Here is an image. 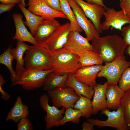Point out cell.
Here are the masks:
<instances>
[{
	"mask_svg": "<svg viewBox=\"0 0 130 130\" xmlns=\"http://www.w3.org/2000/svg\"><path fill=\"white\" fill-rule=\"evenodd\" d=\"M91 41L93 50L101 56L105 63L124 56L128 46L123 38L115 34L97 37Z\"/></svg>",
	"mask_w": 130,
	"mask_h": 130,
	"instance_id": "1",
	"label": "cell"
},
{
	"mask_svg": "<svg viewBox=\"0 0 130 130\" xmlns=\"http://www.w3.org/2000/svg\"><path fill=\"white\" fill-rule=\"evenodd\" d=\"M25 54L24 59L26 70L52 69V52L43 44L30 46Z\"/></svg>",
	"mask_w": 130,
	"mask_h": 130,
	"instance_id": "2",
	"label": "cell"
},
{
	"mask_svg": "<svg viewBox=\"0 0 130 130\" xmlns=\"http://www.w3.org/2000/svg\"><path fill=\"white\" fill-rule=\"evenodd\" d=\"M52 69L55 72L74 74L81 66L79 56L63 48L52 52Z\"/></svg>",
	"mask_w": 130,
	"mask_h": 130,
	"instance_id": "3",
	"label": "cell"
},
{
	"mask_svg": "<svg viewBox=\"0 0 130 130\" xmlns=\"http://www.w3.org/2000/svg\"><path fill=\"white\" fill-rule=\"evenodd\" d=\"M124 113V108L120 105L116 111H110L107 108L101 110L100 114L106 115L107 117L106 120L89 118L87 119L86 121L94 126L99 128L108 127L117 130H128L129 129L126 122Z\"/></svg>",
	"mask_w": 130,
	"mask_h": 130,
	"instance_id": "4",
	"label": "cell"
},
{
	"mask_svg": "<svg viewBox=\"0 0 130 130\" xmlns=\"http://www.w3.org/2000/svg\"><path fill=\"white\" fill-rule=\"evenodd\" d=\"M52 69L46 70H26L20 74L12 85H19L26 91L31 90L43 86L48 74Z\"/></svg>",
	"mask_w": 130,
	"mask_h": 130,
	"instance_id": "5",
	"label": "cell"
},
{
	"mask_svg": "<svg viewBox=\"0 0 130 130\" xmlns=\"http://www.w3.org/2000/svg\"><path fill=\"white\" fill-rule=\"evenodd\" d=\"M130 66V61H127L124 56L119 57L113 61L105 63L97 78L104 77L108 84H117L124 71Z\"/></svg>",
	"mask_w": 130,
	"mask_h": 130,
	"instance_id": "6",
	"label": "cell"
},
{
	"mask_svg": "<svg viewBox=\"0 0 130 130\" xmlns=\"http://www.w3.org/2000/svg\"><path fill=\"white\" fill-rule=\"evenodd\" d=\"M47 92L53 105L58 109L62 107L65 109L73 108L80 97L72 88L69 87H57Z\"/></svg>",
	"mask_w": 130,
	"mask_h": 130,
	"instance_id": "7",
	"label": "cell"
},
{
	"mask_svg": "<svg viewBox=\"0 0 130 130\" xmlns=\"http://www.w3.org/2000/svg\"><path fill=\"white\" fill-rule=\"evenodd\" d=\"M75 15L77 22L85 33L86 38L92 41L100 36L99 33L92 21L89 20L81 8L75 0H68Z\"/></svg>",
	"mask_w": 130,
	"mask_h": 130,
	"instance_id": "8",
	"label": "cell"
},
{
	"mask_svg": "<svg viewBox=\"0 0 130 130\" xmlns=\"http://www.w3.org/2000/svg\"><path fill=\"white\" fill-rule=\"evenodd\" d=\"M49 97L46 94H43L39 99V103L41 108L46 111V115L44 117L47 129H49L53 127H59L60 122L65 113V108L62 107L59 110L53 105L49 104Z\"/></svg>",
	"mask_w": 130,
	"mask_h": 130,
	"instance_id": "9",
	"label": "cell"
},
{
	"mask_svg": "<svg viewBox=\"0 0 130 130\" xmlns=\"http://www.w3.org/2000/svg\"><path fill=\"white\" fill-rule=\"evenodd\" d=\"M103 15L105 19L102 24L103 31L108 30L111 27L121 31L123 26L130 24V18L125 15L121 10L117 11L114 8L107 7Z\"/></svg>",
	"mask_w": 130,
	"mask_h": 130,
	"instance_id": "10",
	"label": "cell"
},
{
	"mask_svg": "<svg viewBox=\"0 0 130 130\" xmlns=\"http://www.w3.org/2000/svg\"><path fill=\"white\" fill-rule=\"evenodd\" d=\"M63 48L79 57L87 51L93 50L92 45L86 38L73 31L69 33L67 41Z\"/></svg>",
	"mask_w": 130,
	"mask_h": 130,
	"instance_id": "11",
	"label": "cell"
},
{
	"mask_svg": "<svg viewBox=\"0 0 130 130\" xmlns=\"http://www.w3.org/2000/svg\"><path fill=\"white\" fill-rule=\"evenodd\" d=\"M72 31L70 22H66L60 25L43 44L52 52L62 48L67 42Z\"/></svg>",
	"mask_w": 130,
	"mask_h": 130,
	"instance_id": "12",
	"label": "cell"
},
{
	"mask_svg": "<svg viewBox=\"0 0 130 130\" xmlns=\"http://www.w3.org/2000/svg\"><path fill=\"white\" fill-rule=\"evenodd\" d=\"M27 9L34 14L43 17L45 20L59 18L68 19L62 12L49 6L44 0H28Z\"/></svg>",
	"mask_w": 130,
	"mask_h": 130,
	"instance_id": "13",
	"label": "cell"
},
{
	"mask_svg": "<svg viewBox=\"0 0 130 130\" xmlns=\"http://www.w3.org/2000/svg\"><path fill=\"white\" fill-rule=\"evenodd\" d=\"M81 8L88 18L90 19L99 34L102 32L101 19L105 8L98 4H92L83 0H75Z\"/></svg>",
	"mask_w": 130,
	"mask_h": 130,
	"instance_id": "14",
	"label": "cell"
},
{
	"mask_svg": "<svg viewBox=\"0 0 130 130\" xmlns=\"http://www.w3.org/2000/svg\"><path fill=\"white\" fill-rule=\"evenodd\" d=\"M103 66L101 64L81 67L77 70L73 75L78 80L93 87L97 84V75Z\"/></svg>",
	"mask_w": 130,
	"mask_h": 130,
	"instance_id": "15",
	"label": "cell"
},
{
	"mask_svg": "<svg viewBox=\"0 0 130 130\" xmlns=\"http://www.w3.org/2000/svg\"><path fill=\"white\" fill-rule=\"evenodd\" d=\"M16 32L13 37V39L23 42H27L33 45L38 43L33 36L28 30L22 20L23 16L20 14L14 13L12 15Z\"/></svg>",
	"mask_w": 130,
	"mask_h": 130,
	"instance_id": "16",
	"label": "cell"
},
{
	"mask_svg": "<svg viewBox=\"0 0 130 130\" xmlns=\"http://www.w3.org/2000/svg\"><path fill=\"white\" fill-rule=\"evenodd\" d=\"M61 25L55 19L45 20L40 24L34 37L38 43H44Z\"/></svg>",
	"mask_w": 130,
	"mask_h": 130,
	"instance_id": "17",
	"label": "cell"
},
{
	"mask_svg": "<svg viewBox=\"0 0 130 130\" xmlns=\"http://www.w3.org/2000/svg\"><path fill=\"white\" fill-rule=\"evenodd\" d=\"M108 85L106 82L103 84L97 83L93 87L94 93L91 103L94 115L107 108L105 93Z\"/></svg>",
	"mask_w": 130,
	"mask_h": 130,
	"instance_id": "18",
	"label": "cell"
},
{
	"mask_svg": "<svg viewBox=\"0 0 130 130\" xmlns=\"http://www.w3.org/2000/svg\"><path fill=\"white\" fill-rule=\"evenodd\" d=\"M125 91L117 84H108L105 93L107 108L117 110L120 105V101Z\"/></svg>",
	"mask_w": 130,
	"mask_h": 130,
	"instance_id": "19",
	"label": "cell"
},
{
	"mask_svg": "<svg viewBox=\"0 0 130 130\" xmlns=\"http://www.w3.org/2000/svg\"><path fill=\"white\" fill-rule=\"evenodd\" d=\"M65 86L72 88L79 96L81 95L91 100L93 98L94 93L93 87L78 80L72 74H69Z\"/></svg>",
	"mask_w": 130,
	"mask_h": 130,
	"instance_id": "20",
	"label": "cell"
},
{
	"mask_svg": "<svg viewBox=\"0 0 130 130\" xmlns=\"http://www.w3.org/2000/svg\"><path fill=\"white\" fill-rule=\"evenodd\" d=\"M29 111L27 106L23 103L20 96H18L13 107L8 113L5 120H12L17 123L21 119L27 118Z\"/></svg>",
	"mask_w": 130,
	"mask_h": 130,
	"instance_id": "21",
	"label": "cell"
},
{
	"mask_svg": "<svg viewBox=\"0 0 130 130\" xmlns=\"http://www.w3.org/2000/svg\"><path fill=\"white\" fill-rule=\"evenodd\" d=\"M69 74L61 73L53 71L48 75L43 86V90H51L57 87L64 88Z\"/></svg>",
	"mask_w": 130,
	"mask_h": 130,
	"instance_id": "22",
	"label": "cell"
},
{
	"mask_svg": "<svg viewBox=\"0 0 130 130\" xmlns=\"http://www.w3.org/2000/svg\"><path fill=\"white\" fill-rule=\"evenodd\" d=\"M29 46L24 42L18 41L16 47L11 50V53L16 61L15 71L18 75V77L26 70L24 67L25 63L23 56Z\"/></svg>",
	"mask_w": 130,
	"mask_h": 130,
	"instance_id": "23",
	"label": "cell"
},
{
	"mask_svg": "<svg viewBox=\"0 0 130 130\" xmlns=\"http://www.w3.org/2000/svg\"><path fill=\"white\" fill-rule=\"evenodd\" d=\"M18 6L25 18L26 21H23L24 24L28 27L30 33L34 37L38 27L44 19L33 13L20 3L18 4Z\"/></svg>",
	"mask_w": 130,
	"mask_h": 130,
	"instance_id": "24",
	"label": "cell"
},
{
	"mask_svg": "<svg viewBox=\"0 0 130 130\" xmlns=\"http://www.w3.org/2000/svg\"><path fill=\"white\" fill-rule=\"evenodd\" d=\"M12 46V45H10L0 56V63L5 65L10 73L12 84L16 82L18 76L12 67V62L14 58L11 52Z\"/></svg>",
	"mask_w": 130,
	"mask_h": 130,
	"instance_id": "25",
	"label": "cell"
},
{
	"mask_svg": "<svg viewBox=\"0 0 130 130\" xmlns=\"http://www.w3.org/2000/svg\"><path fill=\"white\" fill-rule=\"evenodd\" d=\"M61 11L67 17L71 25L72 31L79 33L83 31L78 25L74 12L68 0H59Z\"/></svg>",
	"mask_w": 130,
	"mask_h": 130,
	"instance_id": "26",
	"label": "cell"
},
{
	"mask_svg": "<svg viewBox=\"0 0 130 130\" xmlns=\"http://www.w3.org/2000/svg\"><path fill=\"white\" fill-rule=\"evenodd\" d=\"M78 61L81 67L101 65L103 62L101 56L93 50L84 52L79 57Z\"/></svg>",
	"mask_w": 130,
	"mask_h": 130,
	"instance_id": "27",
	"label": "cell"
},
{
	"mask_svg": "<svg viewBox=\"0 0 130 130\" xmlns=\"http://www.w3.org/2000/svg\"><path fill=\"white\" fill-rule=\"evenodd\" d=\"M74 105V109L80 111L82 117L87 119L93 114V109L91 99L81 95Z\"/></svg>",
	"mask_w": 130,
	"mask_h": 130,
	"instance_id": "28",
	"label": "cell"
},
{
	"mask_svg": "<svg viewBox=\"0 0 130 130\" xmlns=\"http://www.w3.org/2000/svg\"><path fill=\"white\" fill-rule=\"evenodd\" d=\"M65 109V115L60 122V125H63L69 121L72 122L73 124H78L80 118L82 117L81 112L71 107Z\"/></svg>",
	"mask_w": 130,
	"mask_h": 130,
	"instance_id": "29",
	"label": "cell"
},
{
	"mask_svg": "<svg viewBox=\"0 0 130 130\" xmlns=\"http://www.w3.org/2000/svg\"><path fill=\"white\" fill-rule=\"evenodd\" d=\"M120 103L124 108L126 122L129 130H130V89L125 91Z\"/></svg>",
	"mask_w": 130,
	"mask_h": 130,
	"instance_id": "30",
	"label": "cell"
},
{
	"mask_svg": "<svg viewBox=\"0 0 130 130\" xmlns=\"http://www.w3.org/2000/svg\"><path fill=\"white\" fill-rule=\"evenodd\" d=\"M118 83L119 87L125 91L130 89V66L123 72Z\"/></svg>",
	"mask_w": 130,
	"mask_h": 130,
	"instance_id": "31",
	"label": "cell"
},
{
	"mask_svg": "<svg viewBox=\"0 0 130 130\" xmlns=\"http://www.w3.org/2000/svg\"><path fill=\"white\" fill-rule=\"evenodd\" d=\"M17 125L18 130H32L33 128L30 120L27 118L20 120Z\"/></svg>",
	"mask_w": 130,
	"mask_h": 130,
	"instance_id": "32",
	"label": "cell"
},
{
	"mask_svg": "<svg viewBox=\"0 0 130 130\" xmlns=\"http://www.w3.org/2000/svg\"><path fill=\"white\" fill-rule=\"evenodd\" d=\"M119 5L124 14L130 18V0H120Z\"/></svg>",
	"mask_w": 130,
	"mask_h": 130,
	"instance_id": "33",
	"label": "cell"
},
{
	"mask_svg": "<svg viewBox=\"0 0 130 130\" xmlns=\"http://www.w3.org/2000/svg\"><path fill=\"white\" fill-rule=\"evenodd\" d=\"M122 32L123 39L126 44L130 45V24L122 28Z\"/></svg>",
	"mask_w": 130,
	"mask_h": 130,
	"instance_id": "34",
	"label": "cell"
},
{
	"mask_svg": "<svg viewBox=\"0 0 130 130\" xmlns=\"http://www.w3.org/2000/svg\"><path fill=\"white\" fill-rule=\"evenodd\" d=\"M2 75H0V92L1 94V98L6 101H8L11 97V95L7 92L5 91L2 89V86L5 83Z\"/></svg>",
	"mask_w": 130,
	"mask_h": 130,
	"instance_id": "35",
	"label": "cell"
},
{
	"mask_svg": "<svg viewBox=\"0 0 130 130\" xmlns=\"http://www.w3.org/2000/svg\"><path fill=\"white\" fill-rule=\"evenodd\" d=\"M50 7L57 11H61L59 0H44Z\"/></svg>",
	"mask_w": 130,
	"mask_h": 130,
	"instance_id": "36",
	"label": "cell"
},
{
	"mask_svg": "<svg viewBox=\"0 0 130 130\" xmlns=\"http://www.w3.org/2000/svg\"><path fill=\"white\" fill-rule=\"evenodd\" d=\"M15 4H0V14L4 12L8 11L11 10L15 6Z\"/></svg>",
	"mask_w": 130,
	"mask_h": 130,
	"instance_id": "37",
	"label": "cell"
},
{
	"mask_svg": "<svg viewBox=\"0 0 130 130\" xmlns=\"http://www.w3.org/2000/svg\"><path fill=\"white\" fill-rule=\"evenodd\" d=\"M82 130H94V126L87 121H84L81 125Z\"/></svg>",
	"mask_w": 130,
	"mask_h": 130,
	"instance_id": "38",
	"label": "cell"
},
{
	"mask_svg": "<svg viewBox=\"0 0 130 130\" xmlns=\"http://www.w3.org/2000/svg\"><path fill=\"white\" fill-rule=\"evenodd\" d=\"M86 1L87 2L89 3L100 5L105 9L107 7L103 3V0H86Z\"/></svg>",
	"mask_w": 130,
	"mask_h": 130,
	"instance_id": "39",
	"label": "cell"
},
{
	"mask_svg": "<svg viewBox=\"0 0 130 130\" xmlns=\"http://www.w3.org/2000/svg\"><path fill=\"white\" fill-rule=\"evenodd\" d=\"M2 3L5 4H16L20 3V0H0Z\"/></svg>",
	"mask_w": 130,
	"mask_h": 130,
	"instance_id": "40",
	"label": "cell"
},
{
	"mask_svg": "<svg viewBox=\"0 0 130 130\" xmlns=\"http://www.w3.org/2000/svg\"><path fill=\"white\" fill-rule=\"evenodd\" d=\"M125 52L126 54L130 56V45L128 46L125 50Z\"/></svg>",
	"mask_w": 130,
	"mask_h": 130,
	"instance_id": "41",
	"label": "cell"
},
{
	"mask_svg": "<svg viewBox=\"0 0 130 130\" xmlns=\"http://www.w3.org/2000/svg\"><path fill=\"white\" fill-rule=\"evenodd\" d=\"M25 0H20V3L22 5L26 7V5L25 3Z\"/></svg>",
	"mask_w": 130,
	"mask_h": 130,
	"instance_id": "42",
	"label": "cell"
}]
</instances>
